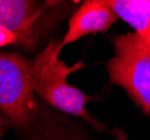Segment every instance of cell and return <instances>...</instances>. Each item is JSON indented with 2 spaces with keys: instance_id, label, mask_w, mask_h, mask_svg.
I'll list each match as a JSON object with an SVG mask.
<instances>
[{
  "instance_id": "obj_1",
  "label": "cell",
  "mask_w": 150,
  "mask_h": 140,
  "mask_svg": "<svg viewBox=\"0 0 150 140\" xmlns=\"http://www.w3.org/2000/svg\"><path fill=\"white\" fill-rule=\"evenodd\" d=\"M31 65L33 59L17 52H0V113L18 140H88L71 115L36 95Z\"/></svg>"
},
{
  "instance_id": "obj_4",
  "label": "cell",
  "mask_w": 150,
  "mask_h": 140,
  "mask_svg": "<svg viewBox=\"0 0 150 140\" xmlns=\"http://www.w3.org/2000/svg\"><path fill=\"white\" fill-rule=\"evenodd\" d=\"M112 42L114 57L106 62L109 81L150 115V46L131 32L117 35Z\"/></svg>"
},
{
  "instance_id": "obj_8",
  "label": "cell",
  "mask_w": 150,
  "mask_h": 140,
  "mask_svg": "<svg viewBox=\"0 0 150 140\" xmlns=\"http://www.w3.org/2000/svg\"><path fill=\"white\" fill-rule=\"evenodd\" d=\"M9 127L10 126H9L8 121L6 120V118L0 113V138L4 137V134L7 132V130L9 129Z\"/></svg>"
},
{
  "instance_id": "obj_5",
  "label": "cell",
  "mask_w": 150,
  "mask_h": 140,
  "mask_svg": "<svg viewBox=\"0 0 150 140\" xmlns=\"http://www.w3.org/2000/svg\"><path fill=\"white\" fill-rule=\"evenodd\" d=\"M118 19L106 0H86L69 18V29L61 40V45L64 47L84 36L106 32Z\"/></svg>"
},
{
  "instance_id": "obj_3",
  "label": "cell",
  "mask_w": 150,
  "mask_h": 140,
  "mask_svg": "<svg viewBox=\"0 0 150 140\" xmlns=\"http://www.w3.org/2000/svg\"><path fill=\"white\" fill-rule=\"evenodd\" d=\"M74 4L76 2L0 0V26L16 36L17 46L27 52H35L46 44Z\"/></svg>"
},
{
  "instance_id": "obj_7",
  "label": "cell",
  "mask_w": 150,
  "mask_h": 140,
  "mask_svg": "<svg viewBox=\"0 0 150 140\" xmlns=\"http://www.w3.org/2000/svg\"><path fill=\"white\" fill-rule=\"evenodd\" d=\"M9 45H17V38L10 30L0 26V48Z\"/></svg>"
},
{
  "instance_id": "obj_6",
  "label": "cell",
  "mask_w": 150,
  "mask_h": 140,
  "mask_svg": "<svg viewBox=\"0 0 150 140\" xmlns=\"http://www.w3.org/2000/svg\"><path fill=\"white\" fill-rule=\"evenodd\" d=\"M118 18L150 46V0H106Z\"/></svg>"
},
{
  "instance_id": "obj_2",
  "label": "cell",
  "mask_w": 150,
  "mask_h": 140,
  "mask_svg": "<svg viewBox=\"0 0 150 140\" xmlns=\"http://www.w3.org/2000/svg\"><path fill=\"white\" fill-rule=\"evenodd\" d=\"M62 49L61 40L52 38L37 57L33 59L31 83L36 95L57 111L79 117L94 130L104 131V124L86 110V104L93 98L67 82L69 75L83 69L85 64L79 61L73 65H67L59 58Z\"/></svg>"
}]
</instances>
